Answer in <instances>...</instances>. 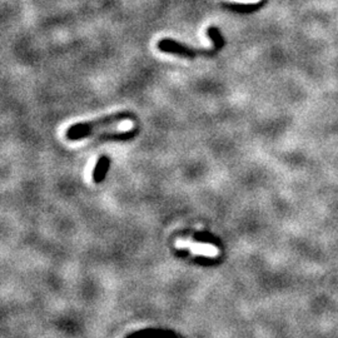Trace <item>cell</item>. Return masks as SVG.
Segmentation results:
<instances>
[{"instance_id": "obj_1", "label": "cell", "mask_w": 338, "mask_h": 338, "mask_svg": "<svg viewBox=\"0 0 338 338\" xmlns=\"http://www.w3.org/2000/svg\"><path fill=\"white\" fill-rule=\"evenodd\" d=\"M207 35L213 42L214 47L212 49H194V48L188 47L183 43L177 42L174 39H168V38L159 40L157 47L163 53L174 54V56L187 59H194L197 56H213L223 49L225 44V38L217 27H209L207 29Z\"/></svg>"}, {"instance_id": "obj_2", "label": "cell", "mask_w": 338, "mask_h": 338, "mask_svg": "<svg viewBox=\"0 0 338 338\" xmlns=\"http://www.w3.org/2000/svg\"><path fill=\"white\" fill-rule=\"evenodd\" d=\"M125 119L137 120V116H135L134 113H130V112H118V113L108 114V115L94 119V120H90V122L77 123V124H73L66 130V138L70 140L83 139V138L90 137L93 130H95L97 128L108 127V125L122 122V120H125Z\"/></svg>"}, {"instance_id": "obj_3", "label": "cell", "mask_w": 338, "mask_h": 338, "mask_svg": "<svg viewBox=\"0 0 338 338\" xmlns=\"http://www.w3.org/2000/svg\"><path fill=\"white\" fill-rule=\"evenodd\" d=\"M175 246H177V248L189 249L193 254H202V256L206 257H216L218 254V252H220L216 247L212 246V244L196 243V242H192V240L179 239L177 240Z\"/></svg>"}, {"instance_id": "obj_4", "label": "cell", "mask_w": 338, "mask_h": 338, "mask_svg": "<svg viewBox=\"0 0 338 338\" xmlns=\"http://www.w3.org/2000/svg\"><path fill=\"white\" fill-rule=\"evenodd\" d=\"M138 128H134L128 132H114V133H102V134H97L95 138L98 140H128L132 139L137 135Z\"/></svg>"}, {"instance_id": "obj_5", "label": "cell", "mask_w": 338, "mask_h": 338, "mask_svg": "<svg viewBox=\"0 0 338 338\" xmlns=\"http://www.w3.org/2000/svg\"><path fill=\"white\" fill-rule=\"evenodd\" d=\"M262 1L261 3L256 4H239V3H222L223 8L228 9V10L235 11V13H242V14H248L253 13V11L258 10L259 8H262Z\"/></svg>"}, {"instance_id": "obj_6", "label": "cell", "mask_w": 338, "mask_h": 338, "mask_svg": "<svg viewBox=\"0 0 338 338\" xmlns=\"http://www.w3.org/2000/svg\"><path fill=\"white\" fill-rule=\"evenodd\" d=\"M108 166H109V158L108 157L103 156L99 158V161L97 162V166H95L94 168V172H93V178H94V180H102L103 179L104 174H106L107 169H108Z\"/></svg>"}]
</instances>
